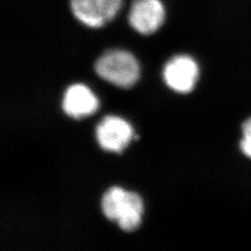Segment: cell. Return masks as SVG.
<instances>
[{
    "instance_id": "cell-1",
    "label": "cell",
    "mask_w": 251,
    "mask_h": 251,
    "mask_svg": "<svg viewBox=\"0 0 251 251\" xmlns=\"http://www.w3.org/2000/svg\"><path fill=\"white\" fill-rule=\"evenodd\" d=\"M101 208L107 219L117 222L126 232L135 230L142 222V198L120 187L115 186L106 191L101 199Z\"/></svg>"
},
{
    "instance_id": "cell-2",
    "label": "cell",
    "mask_w": 251,
    "mask_h": 251,
    "mask_svg": "<svg viewBox=\"0 0 251 251\" xmlns=\"http://www.w3.org/2000/svg\"><path fill=\"white\" fill-rule=\"evenodd\" d=\"M95 70L101 78L121 88L133 86L140 75L138 61L132 54L123 50L104 52L95 63Z\"/></svg>"
},
{
    "instance_id": "cell-3",
    "label": "cell",
    "mask_w": 251,
    "mask_h": 251,
    "mask_svg": "<svg viewBox=\"0 0 251 251\" xmlns=\"http://www.w3.org/2000/svg\"><path fill=\"white\" fill-rule=\"evenodd\" d=\"M165 16L161 0H134L128 12V23L138 33L151 35L162 26Z\"/></svg>"
},
{
    "instance_id": "cell-4",
    "label": "cell",
    "mask_w": 251,
    "mask_h": 251,
    "mask_svg": "<svg viewBox=\"0 0 251 251\" xmlns=\"http://www.w3.org/2000/svg\"><path fill=\"white\" fill-rule=\"evenodd\" d=\"M199 68L188 55H177L166 63L163 71L167 85L179 93H188L198 81Z\"/></svg>"
},
{
    "instance_id": "cell-5",
    "label": "cell",
    "mask_w": 251,
    "mask_h": 251,
    "mask_svg": "<svg viewBox=\"0 0 251 251\" xmlns=\"http://www.w3.org/2000/svg\"><path fill=\"white\" fill-rule=\"evenodd\" d=\"M100 147L106 151L120 152L133 138V129L120 117H104L96 129Z\"/></svg>"
},
{
    "instance_id": "cell-6",
    "label": "cell",
    "mask_w": 251,
    "mask_h": 251,
    "mask_svg": "<svg viewBox=\"0 0 251 251\" xmlns=\"http://www.w3.org/2000/svg\"><path fill=\"white\" fill-rule=\"evenodd\" d=\"M97 108L98 100L85 85H72L63 95V111L69 117L80 118L90 116L97 110Z\"/></svg>"
},
{
    "instance_id": "cell-7",
    "label": "cell",
    "mask_w": 251,
    "mask_h": 251,
    "mask_svg": "<svg viewBox=\"0 0 251 251\" xmlns=\"http://www.w3.org/2000/svg\"><path fill=\"white\" fill-rule=\"evenodd\" d=\"M73 15L84 25L100 28L107 22L96 0H70Z\"/></svg>"
},
{
    "instance_id": "cell-8",
    "label": "cell",
    "mask_w": 251,
    "mask_h": 251,
    "mask_svg": "<svg viewBox=\"0 0 251 251\" xmlns=\"http://www.w3.org/2000/svg\"><path fill=\"white\" fill-rule=\"evenodd\" d=\"M106 22H110L117 15L122 7L123 0H96Z\"/></svg>"
},
{
    "instance_id": "cell-9",
    "label": "cell",
    "mask_w": 251,
    "mask_h": 251,
    "mask_svg": "<svg viewBox=\"0 0 251 251\" xmlns=\"http://www.w3.org/2000/svg\"><path fill=\"white\" fill-rule=\"evenodd\" d=\"M242 133L240 148L245 155L251 158V118L243 124Z\"/></svg>"
}]
</instances>
